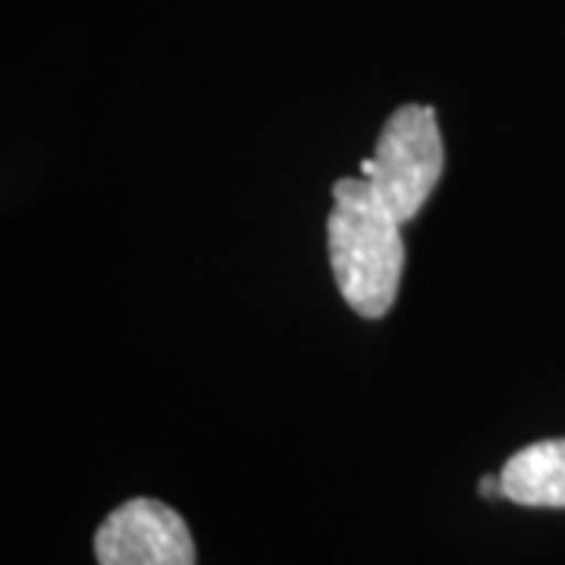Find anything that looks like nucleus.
<instances>
[{"instance_id": "nucleus-1", "label": "nucleus", "mask_w": 565, "mask_h": 565, "mask_svg": "<svg viewBox=\"0 0 565 565\" xmlns=\"http://www.w3.org/2000/svg\"><path fill=\"white\" fill-rule=\"evenodd\" d=\"M399 226L364 177L333 182V211L327 217L330 267L349 308L362 318H384L396 302L405 264Z\"/></svg>"}, {"instance_id": "nucleus-2", "label": "nucleus", "mask_w": 565, "mask_h": 565, "mask_svg": "<svg viewBox=\"0 0 565 565\" xmlns=\"http://www.w3.org/2000/svg\"><path fill=\"white\" fill-rule=\"evenodd\" d=\"M444 173V139L437 114L427 104H403L384 122L374 158L362 161V177L371 182L377 202L399 223H408Z\"/></svg>"}, {"instance_id": "nucleus-3", "label": "nucleus", "mask_w": 565, "mask_h": 565, "mask_svg": "<svg viewBox=\"0 0 565 565\" xmlns=\"http://www.w3.org/2000/svg\"><path fill=\"white\" fill-rule=\"evenodd\" d=\"M102 565H195V541L177 509L161 500H129L95 534Z\"/></svg>"}, {"instance_id": "nucleus-4", "label": "nucleus", "mask_w": 565, "mask_h": 565, "mask_svg": "<svg viewBox=\"0 0 565 565\" xmlns=\"http://www.w3.org/2000/svg\"><path fill=\"white\" fill-rule=\"evenodd\" d=\"M503 497L534 509H565V437L541 440L509 456L500 471Z\"/></svg>"}, {"instance_id": "nucleus-5", "label": "nucleus", "mask_w": 565, "mask_h": 565, "mask_svg": "<svg viewBox=\"0 0 565 565\" xmlns=\"http://www.w3.org/2000/svg\"><path fill=\"white\" fill-rule=\"evenodd\" d=\"M478 490H481V497H484V500H497V497H503V481H500V475H484Z\"/></svg>"}]
</instances>
